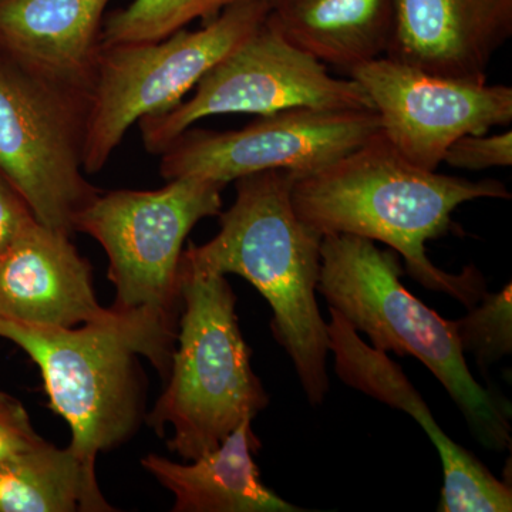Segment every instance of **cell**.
<instances>
[{"instance_id":"cell-8","label":"cell","mask_w":512,"mask_h":512,"mask_svg":"<svg viewBox=\"0 0 512 512\" xmlns=\"http://www.w3.org/2000/svg\"><path fill=\"white\" fill-rule=\"evenodd\" d=\"M225 187L208 178H174L153 191H100L80 212L74 229L96 239L109 258L113 308L180 318L185 239L198 222L220 215Z\"/></svg>"},{"instance_id":"cell-11","label":"cell","mask_w":512,"mask_h":512,"mask_svg":"<svg viewBox=\"0 0 512 512\" xmlns=\"http://www.w3.org/2000/svg\"><path fill=\"white\" fill-rule=\"evenodd\" d=\"M372 101L380 130L404 158L437 171L448 147L512 121V89L426 73L383 56L348 70Z\"/></svg>"},{"instance_id":"cell-21","label":"cell","mask_w":512,"mask_h":512,"mask_svg":"<svg viewBox=\"0 0 512 512\" xmlns=\"http://www.w3.org/2000/svg\"><path fill=\"white\" fill-rule=\"evenodd\" d=\"M443 163L461 170H487L495 167H511L512 165V133L468 134L454 141L446 154Z\"/></svg>"},{"instance_id":"cell-6","label":"cell","mask_w":512,"mask_h":512,"mask_svg":"<svg viewBox=\"0 0 512 512\" xmlns=\"http://www.w3.org/2000/svg\"><path fill=\"white\" fill-rule=\"evenodd\" d=\"M271 10L269 0H241L195 32L181 29L153 43L101 45L90 94L86 174L103 170L143 117L183 101L212 67L261 28Z\"/></svg>"},{"instance_id":"cell-7","label":"cell","mask_w":512,"mask_h":512,"mask_svg":"<svg viewBox=\"0 0 512 512\" xmlns=\"http://www.w3.org/2000/svg\"><path fill=\"white\" fill-rule=\"evenodd\" d=\"M90 94L0 52V173L40 224L72 237L80 212L100 194L84 171Z\"/></svg>"},{"instance_id":"cell-13","label":"cell","mask_w":512,"mask_h":512,"mask_svg":"<svg viewBox=\"0 0 512 512\" xmlns=\"http://www.w3.org/2000/svg\"><path fill=\"white\" fill-rule=\"evenodd\" d=\"M512 36V0H396L386 56L423 72L487 83L495 53Z\"/></svg>"},{"instance_id":"cell-9","label":"cell","mask_w":512,"mask_h":512,"mask_svg":"<svg viewBox=\"0 0 512 512\" xmlns=\"http://www.w3.org/2000/svg\"><path fill=\"white\" fill-rule=\"evenodd\" d=\"M194 89V96L173 109L138 121L148 153L160 156L175 138L207 117H262L292 109L375 110L356 80L330 76L325 64L289 43L268 18Z\"/></svg>"},{"instance_id":"cell-16","label":"cell","mask_w":512,"mask_h":512,"mask_svg":"<svg viewBox=\"0 0 512 512\" xmlns=\"http://www.w3.org/2000/svg\"><path fill=\"white\" fill-rule=\"evenodd\" d=\"M252 419L215 450L188 463L147 454L141 466L174 495V512H302L261 480L254 453L261 450Z\"/></svg>"},{"instance_id":"cell-1","label":"cell","mask_w":512,"mask_h":512,"mask_svg":"<svg viewBox=\"0 0 512 512\" xmlns=\"http://www.w3.org/2000/svg\"><path fill=\"white\" fill-rule=\"evenodd\" d=\"M291 198L298 217L320 237L382 242L402 256L414 281L470 309L487 292L484 276L474 265L448 274L430 261L426 244L447 234L460 205L510 200L511 192L498 180L470 181L414 165L380 130L339 160L293 175Z\"/></svg>"},{"instance_id":"cell-23","label":"cell","mask_w":512,"mask_h":512,"mask_svg":"<svg viewBox=\"0 0 512 512\" xmlns=\"http://www.w3.org/2000/svg\"><path fill=\"white\" fill-rule=\"evenodd\" d=\"M36 221L28 201L0 173V256Z\"/></svg>"},{"instance_id":"cell-24","label":"cell","mask_w":512,"mask_h":512,"mask_svg":"<svg viewBox=\"0 0 512 512\" xmlns=\"http://www.w3.org/2000/svg\"><path fill=\"white\" fill-rule=\"evenodd\" d=\"M271 2L272 8L275 6L282 5V3L291 2V0H269Z\"/></svg>"},{"instance_id":"cell-5","label":"cell","mask_w":512,"mask_h":512,"mask_svg":"<svg viewBox=\"0 0 512 512\" xmlns=\"http://www.w3.org/2000/svg\"><path fill=\"white\" fill-rule=\"evenodd\" d=\"M180 286L173 363L147 421L163 439L171 426L168 450L192 461L215 450L242 421L254 420L269 396L252 369L227 275L198 268L183 255Z\"/></svg>"},{"instance_id":"cell-4","label":"cell","mask_w":512,"mask_h":512,"mask_svg":"<svg viewBox=\"0 0 512 512\" xmlns=\"http://www.w3.org/2000/svg\"><path fill=\"white\" fill-rule=\"evenodd\" d=\"M399 255L355 235H325L320 244L318 293L373 348L419 359L490 451L511 446V406L471 375L454 320L441 318L402 284Z\"/></svg>"},{"instance_id":"cell-10","label":"cell","mask_w":512,"mask_h":512,"mask_svg":"<svg viewBox=\"0 0 512 512\" xmlns=\"http://www.w3.org/2000/svg\"><path fill=\"white\" fill-rule=\"evenodd\" d=\"M380 131L375 110L292 109L239 130L188 128L160 154L170 181L201 177L228 185L245 175L284 170L313 173L352 153Z\"/></svg>"},{"instance_id":"cell-3","label":"cell","mask_w":512,"mask_h":512,"mask_svg":"<svg viewBox=\"0 0 512 512\" xmlns=\"http://www.w3.org/2000/svg\"><path fill=\"white\" fill-rule=\"evenodd\" d=\"M235 183L234 204L220 212V231L183 255L192 265L241 276L271 306V329L291 357L303 392L319 406L329 392L328 323L320 315L318 232L296 214L293 175L284 170L245 175Z\"/></svg>"},{"instance_id":"cell-22","label":"cell","mask_w":512,"mask_h":512,"mask_svg":"<svg viewBox=\"0 0 512 512\" xmlns=\"http://www.w3.org/2000/svg\"><path fill=\"white\" fill-rule=\"evenodd\" d=\"M45 443L33 427L25 406L10 394L0 392V461Z\"/></svg>"},{"instance_id":"cell-19","label":"cell","mask_w":512,"mask_h":512,"mask_svg":"<svg viewBox=\"0 0 512 512\" xmlns=\"http://www.w3.org/2000/svg\"><path fill=\"white\" fill-rule=\"evenodd\" d=\"M241 0H131L104 18L101 45L153 43L187 28L194 20L217 18Z\"/></svg>"},{"instance_id":"cell-20","label":"cell","mask_w":512,"mask_h":512,"mask_svg":"<svg viewBox=\"0 0 512 512\" xmlns=\"http://www.w3.org/2000/svg\"><path fill=\"white\" fill-rule=\"evenodd\" d=\"M458 343L464 353H473L481 372H487L512 352V288L485 292L468 309L464 318L454 320Z\"/></svg>"},{"instance_id":"cell-2","label":"cell","mask_w":512,"mask_h":512,"mask_svg":"<svg viewBox=\"0 0 512 512\" xmlns=\"http://www.w3.org/2000/svg\"><path fill=\"white\" fill-rule=\"evenodd\" d=\"M178 320L153 309H117L77 328H52L0 316V338L39 366L49 406L69 424L70 448L96 474L100 453L123 446L144 419L140 357L165 382Z\"/></svg>"},{"instance_id":"cell-15","label":"cell","mask_w":512,"mask_h":512,"mask_svg":"<svg viewBox=\"0 0 512 512\" xmlns=\"http://www.w3.org/2000/svg\"><path fill=\"white\" fill-rule=\"evenodd\" d=\"M110 0H0V52L26 69L92 92Z\"/></svg>"},{"instance_id":"cell-18","label":"cell","mask_w":512,"mask_h":512,"mask_svg":"<svg viewBox=\"0 0 512 512\" xmlns=\"http://www.w3.org/2000/svg\"><path fill=\"white\" fill-rule=\"evenodd\" d=\"M116 511L72 448L46 443L0 461V512Z\"/></svg>"},{"instance_id":"cell-17","label":"cell","mask_w":512,"mask_h":512,"mask_svg":"<svg viewBox=\"0 0 512 512\" xmlns=\"http://www.w3.org/2000/svg\"><path fill=\"white\" fill-rule=\"evenodd\" d=\"M268 20L302 52L348 72L386 56L396 0H291L272 8Z\"/></svg>"},{"instance_id":"cell-12","label":"cell","mask_w":512,"mask_h":512,"mask_svg":"<svg viewBox=\"0 0 512 512\" xmlns=\"http://www.w3.org/2000/svg\"><path fill=\"white\" fill-rule=\"evenodd\" d=\"M329 313V349L339 379L377 402L409 413L439 451L444 483L437 511L511 512V485L495 478L474 454L441 430L402 367L386 352L367 345L336 309L329 308Z\"/></svg>"},{"instance_id":"cell-14","label":"cell","mask_w":512,"mask_h":512,"mask_svg":"<svg viewBox=\"0 0 512 512\" xmlns=\"http://www.w3.org/2000/svg\"><path fill=\"white\" fill-rule=\"evenodd\" d=\"M93 269L72 235L36 221L0 256V316L37 326L77 328L106 318Z\"/></svg>"}]
</instances>
